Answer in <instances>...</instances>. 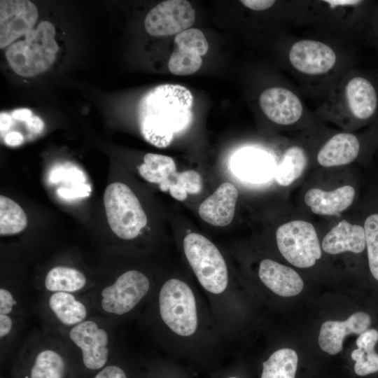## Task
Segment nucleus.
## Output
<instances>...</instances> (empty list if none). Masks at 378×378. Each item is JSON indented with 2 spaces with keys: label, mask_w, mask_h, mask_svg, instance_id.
<instances>
[{
  "label": "nucleus",
  "mask_w": 378,
  "mask_h": 378,
  "mask_svg": "<svg viewBox=\"0 0 378 378\" xmlns=\"http://www.w3.org/2000/svg\"><path fill=\"white\" fill-rule=\"evenodd\" d=\"M193 97L180 85L164 84L149 90L138 105V122L144 139L160 148L190 126Z\"/></svg>",
  "instance_id": "f257e3e1"
},
{
  "label": "nucleus",
  "mask_w": 378,
  "mask_h": 378,
  "mask_svg": "<svg viewBox=\"0 0 378 378\" xmlns=\"http://www.w3.org/2000/svg\"><path fill=\"white\" fill-rule=\"evenodd\" d=\"M323 116L365 124L378 115V81L370 74L351 69L337 81L317 109Z\"/></svg>",
  "instance_id": "f03ea898"
},
{
  "label": "nucleus",
  "mask_w": 378,
  "mask_h": 378,
  "mask_svg": "<svg viewBox=\"0 0 378 378\" xmlns=\"http://www.w3.org/2000/svg\"><path fill=\"white\" fill-rule=\"evenodd\" d=\"M289 69L302 81L316 85L328 80L335 84L349 69L351 59L329 41L302 38L289 41Z\"/></svg>",
  "instance_id": "7ed1b4c3"
},
{
  "label": "nucleus",
  "mask_w": 378,
  "mask_h": 378,
  "mask_svg": "<svg viewBox=\"0 0 378 378\" xmlns=\"http://www.w3.org/2000/svg\"><path fill=\"white\" fill-rule=\"evenodd\" d=\"M376 3L360 0H324L292 4V19L332 34L367 32Z\"/></svg>",
  "instance_id": "20e7f679"
},
{
  "label": "nucleus",
  "mask_w": 378,
  "mask_h": 378,
  "mask_svg": "<svg viewBox=\"0 0 378 378\" xmlns=\"http://www.w3.org/2000/svg\"><path fill=\"white\" fill-rule=\"evenodd\" d=\"M55 28L42 21L6 49L7 61L18 75L32 77L44 72L53 64L59 47L55 39Z\"/></svg>",
  "instance_id": "39448f33"
},
{
  "label": "nucleus",
  "mask_w": 378,
  "mask_h": 378,
  "mask_svg": "<svg viewBox=\"0 0 378 378\" xmlns=\"http://www.w3.org/2000/svg\"><path fill=\"white\" fill-rule=\"evenodd\" d=\"M186 258L200 284L214 294L223 293L228 283L225 260L217 247L206 237L189 233L183 239Z\"/></svg>",
  "instance_id": "423d86ee"
},
{
  "label": "nucleus",
  "mask_w": 378,
  "mask_h": 378,
  "mask_svg": "<svg viewBox=\"0 0 378 378\" xmlns=\"http://www.w3.org/2000/svg\"><path fill=\"white\" fill-rule=\"evenodd\" d=\"M104 204L108 225L120 239L135 238L147 224V216L139 200L122 183L115 182L107 186Z\"/></svg>",
  "instance_id": "0eeeda50"
},
{
  "label": "nucleus",
  "mask_w": 378,
  "mask_h": 378,
  "mask_svg": "<svg viewBox=\"0 0 378 378\" xmlns=\"http://www.w3.org/2000/svg\"><path fill=\"white\" fill-rule=\"evenodd\" d=\"M159 309L162 319L176 334L187 337L195 332V299L185 282L171 279L164 283L159 295Z\"/></svg>",
  "instance_id": "6e6552de"
},
{
  "label": "nucleus",
  "mask_w": 378,
  "mask_h": 378,
  "mask_svg": "<svg viewBox=\"0 0 378 378\" xmlns=\"http://www.w3.org/2000/svg\"><path fill=\"white\" fill-rule=\"evenodd\" d=\"M278 248L284 258L299 268L315 265L321 257V248L314 225L295 220L280 225L276 232Z\"/></svg>",
  "instance_id": "1a4fd4ad"
},
{
  "label": "nucleus",
  "mask_w": 378,
  "mask_h": 378,
  "mask_svg": "<svg viewBox=\"0 0 378 378\" xmlns=\"http://www.w3.org/2000/svg\"><path fill=\"white\" fill-rule=\"evenodd\" d=\"M147 276L136 270L119 276L113 284L101 292L100 305L108 314L122 315L130 312L148 292Z\"/></svg>",
  "instance_id": "9d476101"
},
{
  "label": "nucleus",
  "mask_w": 378,
  "mask_h": 378,
  "mask_svg": "<svg viewBox=\"0 0 378 378\" xmlns=\"http://www.w3.org/2000/svg\"><path fill=\"white\" fill-rule=\"evenodd\" d=\"M195 19V11L185 0H168L158 4L145 18L146 31L155 36L178 34L190 29Z\"/></svg>",
  "instance_id": "9b49d317"
},
{
  "label": "nucleus",
  "mask_w": 378,
  "mask_h": 378,
  "mask_svg": "<svg viewBox=\"0 0 378 378\" xmlns=\"http://www.w3.org/2000/svg\"><path fill=\"white\" fill-rule=\"evenodd\" d=\"M259 106L270 120L281 126L297 124L307 110L298 94L284 86L263 90L259 97Z\"/></svg>",
  "instance_id": "f8f14e48"
},
{
  "label": "nucleus",
  "mask_w": 378,
  "mask_h": 378,
  "mask_svg": "<svg viewBox=\"0 0 378 378\" xmlns=\"http://www.w3.org/2000/svg\"><path fill=\"white\" fill-rule=\"evenodd\" d=\"M69 336L80 350L88 369L99 370L105 365L109 355L108 335L97 322L86 319L71 328Z\"/></svg>",
  "instance_id": "ddd939ff"
},
{
  "label": "nucleus",
  "mask_w": 378,
  "mask_h": 378,
  "mask_svg": "<svg viewBox=\"0 0 378 378\" xmlns=\"http://www.w3.org/2000/svg\"><path fill=\"white\" fill-rule=\"evenodd\" d=\"M37 19V8L30 1H0V48L9 46L34 29Z\"/></svg>",
  "instance_id": "4468645a"
},
{
  "label": "nucleus",
  "mask_w": 378,
  "mask_h": 378,
  "mask_svg": "<svg viewBox=\"0 0 378 378\" xmlns=\"http://www.w3.org/2000/svg\"><path fill=\"white\" fill-rule=\"evenodd\" d=\"M370 323V315L364 312H357L345 321H327L321 326L318 344L323 351L335 355L342 351L346 335H360L368 329Z\"/></svg>",
  "instance_id": "2eb2a0df"
},
{
  "label": "nucleus",
  "mask_w": 378,
  "mask_h": 378,
  "mask_svg": "<svg viewBox=\"0 0 378 378\" xmlns=\"http://www.w3.org/2000/svg\"><path fill=\"white\" fill-rule=\"evenodd\" d=\"M238 196V190L233 184L229 182L220 184L215 192L200 204V217L214 226L223 227L229 225L234 218Z\"/></svg>",
  "instance_id": "dca6fc26"
},
{
  "label": "nucleus",
  "mask_w": 378,
  "mask_h": 378,
  "mask_svg": "<svg viewBox=\"0 0 378 378\" xmlns=\"http://www.w3.org/2000/svg\"><path fill=\"white\" fill-rule=\"evenodd\" d=\"M363 149L358 136L351 132H340L331 136L320 148L316 160L324 167L348 164L356 160Z\"/></svg>",
  "instance_id": "f3484780"
},
{
  "label": "nucleus",
  "mask_w": 378,
  "mask_h": 378,
  "mask_svg": "<svg viewBox=\"0 0 378 378\" xmlns=\"http://www.w3.org/2000/svg\"><path fill=\"white\" fill-rule=\"evenodd\" d=\"M258 274L262 282L279 296H295L304 287L302 278L293 269L270 259L260 262Z\"/></svg>",
  "instance_id": "a211bd4d"
},
{
  "label": "nucleus",
  "mask_w": 378,
  "mask_h": 378,
  "mask_svg": "<svg viewBox=\"0 0 378 378\" xmlns=\"http://www.w3.org/2000/svg\"><path fill=\"white\" fill-rule=\"evenodd\" d=\"M321 247L331 255L346 251L360 253L366 249L364 227L342 220L326 234Z\"/></svg>",
  "instance_id": "6ab92c4d"
},
{
  "label": "nucleus",
  "mask_w": 378,
  "mask_h": 378,
  "mask_svg": "<svg viewBox=\"0 0 378 378\" xmlns=\"http://www.w3.org/2000/svg\"><path fill=\"white\" fill-rule=\"evenodd\" d=\"M355 195V188L345 185L330 191L312 188L305 193L304 200L315 214L334 216L348 209L352 204Z\"/></svg>",
  "instance_id": "aec40b11"
},
{
  "label": "nucleus",
  "mask_w": 378,
  "mask_h": 378,
  "mask_svg": "<svg viewBox=\"0 0 378 378\" xmlns=\"http://www.w3.org/2000/svg\"><path fill=\"white\" fill-rule=\"evenodd\" d=\"M231 168L239 178L251 181L267 180L274 171L272 158L267 153L255 150L238 152L232 158Z\"/></svg>",
  "instance_id": "412c9836"
},
{
  "label": "nucleus",
  "mask_w": 378,
  "mask_h": 378,
  "mask_svg": "<svg viewBox=\"0 0 378 378\" xmlns=\"http://www.w3.org/2000/svg\"><path fill=\"white\" fill-rule=\"evenodd\" d=\"M48 302L56 319L64 326L72 328L87 319L86 306L71 293H51Z\"/></svg>",
  "instance_id": "4be33fe9"
},
{
  "label": "nucleus",
  "mask_w": 378,
  "mask_h": 378,
  "mask_svg": "<svg viewBox=\"0 0 378 378\" xmlns=\"http://www.w3.org/2000/svg\"><path fill=\"white\" fill-rule=\"evenodd\" d=\"M87 284L85 275L77 269L57 266L46 275L44 286L48 291L76 293L83 290Z\"/></svg>",
  "instance_id": "5701e85b"
},
{
  "label": "nucleus",
  "mask_w": 378,
  "mask_h": 378,
  "mask_svg": "<svg viewBox=\"0 0 378 378\" xmlns=\"http://www.w3.org/2000/svg\"><path fill=\"white\" fill-rule=\"evenodd\" d=\"M308 163L305 150L299 146L289 147L284 153L281 162L276 167L274 178L281 186H288L298 179Z\"/></svg>",
  "instance_id": "b1692460"
},
{
  "label": "nucleus",
  "mask_w": 378,
  "mask_h": 378,
  "mask_svg": "<svg viewBox=\"0 0 378 378\" xmlns=\"http://www.w3.org/2000/svg\"><path fill=\"white\" fill-rule=\"evenodd\" d=\"M140 175L147 181L157 183L159 188L164 186L176 172L174 160L167 155L147 153L144 163L138 168Z\"/></svg>",
  "instance_id": "393cba45"
},
{
  "label": "nucleus",
  "mask_w": 378,
  "mask_h": 378,
  "mask_svg": "<svg viewBox=\"0 0 378 378\" xmlns=\"http://www.w3.org/2000/svg\"><path fill=\"white\" fill-rule=\"evenodd\" d=\"M298 361L295 351L290 348L280 349L262 363L260 378H295Z\"/></svg>",
  "instance_id": "a878e982"
},
{
  "label": "nucleus",
  "mask_w": 378,
  "mask_h": 378,
  "mask_svg": "<svg viewBox=\"0 0 378 378\" xmlns=\"http://www.w3.org/2000/svg\"><path fill=\"white\" fill-rule=\"evenodd\" d=\"M66 363L56 350L45 348L35 356L30 370V378H64Z\"/></svg>",
  "instance_id": "bb28decb"
},
{
  "label": "nucleus",
  "mask_w": 378,
  "mask_h": 378,
  "mask_svg": "<svg viewBox=\"0 0 378 378\" xmlns=\"http://www.w3.org/2000/svg\"><path fill=\"white\" fill-rule=\"evenodd\" d=\"M197 49L181 43H175V49L170 56L168 68L177 76H187L196 72L202 66V56Z\"/></svg>",
  "instance_id": "cd10ccee"
},
{
  "label": "nucleus",
  "mask_w": 378,
  "mask_h": 378,
  "mask_svg": "<svg viewBox=\"0 0 378 378\" xmlns=\"http://www.w3.org/2000/svg\"><path fill=\"white\" fill-rule=\"evenodd\" d=\"M202 188L200 174L194 170H186L174 173L160 189L163 192L169 190L172 197L183 201L187 198L188 194H198Z\"/></svg>",
  "instance_id": "c85d7f7f"
},
{
  "label": "nucleus",
  "mask_w": 378,
  "mask_h": 378,
  "mask_svg": "<svg viewBox=\"0 0 378 378\" xmlns=\"http://www.w3.org/2000/svg\"><path fill=\"white\" fill-rule=\"evenodd\" d=\"M27 216L13 200L0 196V234L11 235L22 232L27 226Z\"/></svg>",
  "instance_id": "c756f323"
},
{
  "label": "nucleus",
  "mask_w": 378,
  "mask_h": 378,
  "mask_svg": "<svg viewBox=\"0 0 378 378\" xmlns=\"http://www.w3.org/2000/svg\"><path fill=\"white\" fill-rule=\"evenodd\" d=\"M363 227L369 269L372 276L378 281V211L366 216Z\"/></svg>",
  "instance_id": "7c9ffc66"
},
{
  "label": "nucleus",
  "mask_w": 378,
  "mask_h": 378,
  "mask_svg": "<svg viewBox=\"0 0 378 378\" xmlns=\"http://www.w3.org/2000/svg\"><path fill=\"white\" fill-rule=\"evenodd\" d=\"M355 361L354 370L358 376L363 377L378 372V354L374 347H360L351 354Z\"/></svg>",
  "instance_id": "2f4dec72"
},
{
  "label": "nucleus",
  "mask_w": 378,
  "mask_h": 378,
  "mask_svg": "<svg viewBox=\"0 0 378 378\" xmlns=\"http://www.w3.org/2000/svg\"><path fill=\"white\" fill-rule=\"evenodd\" d=\"M50 179L54 183L60 181H66L78 184L84 183L85 177L82 172L76 168H59L52 171Z\"/></svg>",
  "instance_id": "473e14b6"
},
{
  "label": "nucleus",
  "mask_w": 378,
  "mask_h": 378,
  "mask_svg": "<svg viewBox=\"0 0 378 378\" xmlns=\"http://www.w3.org/2000/svg\"><path fill=\"white\" fill-rule=\"evenodd\" d=\"M90 187L85 183L74 184L71 187L60 188L57 190V194L66 200H72L85 197L90 195Z\"/></svg>",
  "instance_id": "72a5a7b5"
},
{
  "label": "nucleus",
  "mask_w": 378,
  "mask_h": 378,
  "mask_svg": "<svg viewBox=\"0 0 378 378\" xmlns=\"http://www.w3.org/2000/svg\"><path fill=\"white\" fill-rule=\"evenodd\" d=\"M17 305L18 302L13 293L8 289L1 287L0 289V314L10 316L14 312Z\"/></svg>",
  "instance_id": "f704fd0d"
},
{
  "label": "nucleus",
  "mask_w": 378,
  "mask_h": 378,
  "mask_svg": "<svg viewBox=\"0 0 378 378\" xmlns=\"http://www.w3.org/2000/svg\"><path fill=\"white\" fill-rule=\"evenodd\" d=\"M377 342L378 331L375 329H368L358 336L356 345L358 348L374 347Z\"/></svg>",
  "instance_id": "c9c22d12"
},
{
  "label": "nucleus",
  "mask_w": 378,
  "mask_h": 378,
  "mask_svg": "<svg viewBox=\"0 0 378 378\" xmlns=\"http://www.w3.org/2000/svg\"><path fill=\"white\" fill-rule=\"evenodd\" d=\"M367 34L378 50V4H376L371 14Z\"/></svg>",
  "instance_id": "e433bc0d"
},
{
  "label": "nucleus",
  "mask_w": 378,
  "mask_h": 378,
  "mask_svg": "<svg viewBox=\"0 0 378 378\" xmlns=\"http://www.w3.org/2000/svg\"><path fill=\"white\" fill-rule=\"evenodd\" d=\"M94 378H127L124 371L116 365H108L100 370Z\"/></svg>",
  "instance_id": "4c0bfd02"
},
{
  "label": "nucleus",
  "mask_w": 378,
  "mask_h": 378,
  "mask_svg": "<svg viewBox=\"0 0 378 378\" xmlns=\"http://www.w3.org/2000/svg\"><path fill=\"white\" fill-rule=\"evenodd\" d=\"M240 2L246 8L255 11L267 10L276 3L273 0H241Z\"/></svg>",
  "instance_id": "58836bf2"
},
{
  "label": "nucleus",
  "mask_w": 378,
  "mask_h": 378,
  "mask_svg": "<svg viewBox=\"0 0 378 378\" xmlns=\"http://www.w3.org/2000/svg\"><path fill=\"white\" fill-rule=\"evenodd\" d=\"M14 321L11 316L0 314V337L3 341L13 330Z\"/></svg>",
  "instance_id": "ea45409f"
},
{
  "label": "nucleus",
  "mask_w": 378,
  "mask_h": 378,
  "mask_svg": "<svg viewBox=\"0 0 378 378\" xmlns=\"http://www.w3.org/2000/svg\"><path fill=\"white\" fill-rule=\"evenodd\" d=\"M27 129L32 133H41L44 128L43 120L37 115H32L25 122Z\"/></svg>",
  "instance_id": "a19ab883"
},
{
  "label": "nucleus",
  "mask_w": 378,
  "mask_h": 378,
  "mask_svg": "<svg viewBox=\"0 0 378 378\" xmlns=\"http://www.w3.org/2000/svg\"><path fill=\"white\" fill-rule=\"evenodd\" d=\"M4 142L10 146H17L22 144L24 137L22 134L18 132H10L4 136Z\"/></svg>",
  "instance_id": "79ce46f5"
},
{
  "label": "nucleus",
  "mask_w": 378,
  "mask_h": 378,
  "mask_svg": "<svg viewBox=\"0 0 378 378\" xmlns=\"http://www.w3.org/2000/svg\"><path fill=\"white\" fill-rule=\"evenodd\" d=\"M32 115L31 111L25 108L15 109L11 114L13 119L22 122H25Z\"/></svg>",
  "instance_id": "37998d69"
},
{
  "label": "nucleus",
  "mask_w": 378,
  "mask_h": 378,
  "mask_svg": "<svg viewBox=\"0 0 378 378\" xmlns=\"http://www.w3.org/2000/svg\"><path fill=\"white\" fill-rule=\"evenodd\" d=\"M12 118L11 115L5 112L0 113V130L1 132L7 131L10 128L13 124Z\"/></svg>",
  "instance_id": "c03bdc74"
},
{
  "label": "nucleus",
  "mask_w": 378,
  "mask_h": 378,
  "mask_svg": "<svg viewBox=\"0 0 378 378\" xmlns=\"http://www.w3.org/2000/svg\"><path fill=\"white\" fill-rule=\"evenodd\" d=\"M228 378H237V377H228Z\"/></svg>",
  "instance_id": "a18cd8bd"
}]
</instances>
